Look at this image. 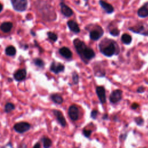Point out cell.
<instances>
[{
	"label": "cell",
	"mask_w": 148,
	"mask_h": 148,
	"mask_svg": "<svg viewBox=\"0 0 148 148\" xmlns=\"http://www.w3.org/2000/svg\"><path fill=\"white\" fill-rule=\"evenodd\" d=\"M73 44L78 55L86 64H88L89 61L95 57L94 50L88 47L83 41L79 38L75 39L73 40Z\"/></svg>",
	"instance_id": "cell-1"
},
{
	"label": "cell",
	"mask_w": 148,
	"mask_h": 148,
	"mask_svg": "<svg viewBox=\"0 0 148 148\" xmlns=\"http://www.w3.org/2000/svg\"><path fill=\"white\" fill-rule=\"evenodd\" d=\"M100 52L107 57H111L117 55L120 53V47L117 42L107 38L102 39L98 45Z\"/></svg>",
	"instance_id": "cell-2"
},
{
	"label": "cell",
	"mask_w": 148,
	"mask_h": 148,
	"mask_svg": "<svg viewBox=\"0 0 148 148\" xmlns=\"http://www.w3.org/2000/svg\"><path fill=\"white\" fill-rule=\"evenodd\" d=\"M128 29L134 33L141 34L148 36V24L145 23H138L135 25L129 27Z\"/></svg>",
	"instance_id": "cell-3"
},
{
	"label": "cell",
	"mask_w": 148,
	"mask_h": 148,
	"mask_svg": "<svg viewBox=\"0 0 148 148\" xmlns=\"http://www.w3.org/2000/svg\"><path fill=\"white\" fill-rule=\"evenodd\" d=\"M103 30L100 25H94L89 32V36L91 40L97 41L103 36Z\"/></svg>",
	"instance_id": "cell-4"
},
{
	"label": "cell",
	"mask_w": 148,
	"mask_h": 148,
	"mask_svg": "<svg viewBox=\"0 0 148 148\" xmlns=\"http://www.w3.org/2000/svg\"><path fill=\"white\" fill-rule=\"evenodd\" d=\"M10 2L13 8L17 12H24L28 6L27 0H10Z\"/></svg>",
	"instance_id": "cell-5"
},
{
	"label": "cell",
	"mask_w": 148,
	"mask_h": 148,
	"mask_svg": "<svg viewBox=\"0 0 148 148\" xmlns=\"http://www.w3.org/2000/svg\"><path fill=\"white\" fill-rule=\"evenodd\" d=\"M123 98V91L121 90L116 89L112 91L109 96L110 103L115 104L120 102Z\"/></svg>",
	"instance_id": "cell-6"
},
{
	"label": "cell",
	"mask_w": 148,
	"mask_h": 148,
	"mask_svg": "<svg viewBox=\"0 0 148 148\" xmlns=\"http://www.w3.org/2000/svg\"><path fill=\"white\" fill-rule=\"evenodd\" d=\"M68 113L69 117L73 121H77L79 118L80 112L76 105H72L69 107Z\"/></svg>",
	"instance_id": "cell-7"
},
{
	"label": "cell",
	"mask_w": 148,
	"mask_h": 148,
	"mask_svg": "<svg viewBox=\"0 0 148 148\" xmlns=\"http://www.w3.org/2000/svg\"><path fill=\"white\" fill-rule=\"evenodd\" d=\"M31 127V125L27 122H20L18 123H16L14 125V130L20 133V134H23L25 132L28 131Z\"/></svg>",
	"instance_id": "cell-8"
},
{
	"label": "cell",
	"mask_w": 148,
	"mask_h": 148,
	"mask_svg": "<svg viewBox=\"0 0 148 148\" xmlns=\"http://www.w3.org/2000/svg\"><path fill=\"white\" fill-rule=\"evenodd\" d=\"M95 91L100 103L102 104L105 103L106 102V97L105 87L101 86H97L96 87Z\"/></svg>",
	"instance_id": "cell-9"
},
{
	"label": "cell",
	"mask_w": 148,
	"mask_h": 148,
	"mask_svg": "<svg viewBox=\"0 0 148 148\" xmlns=\"http://www.w3.org/2000/svg\"><path fill=\"white\" fill-rule=\"evenodd\" d=\"M50 69L51 72L55 74H58L60 72H62L65 70V66L64 64L53 61L50 65Z\"/></svg>",
	"instance_id": "cell-10"
},
{
	"label": "cell",
	"mask_w": 148,
	"mask_h": 148,
	"mask_svg": "<svg viewBox=\"0 0 148 148\" xmlns=\"http://www.w3.org/2000/svg\"><path fill=\"white\" fill-rule=\"evenodd\" d=\"M60 10L61 13L66 17H70L73 14V12L72 9L66 5L63 1H61L60 3Z\"/></svg>",
	"instance_id": "cell-11"
},
{
	"label": "cell",
	"mask_w": 148,
	"mask_h": 148,
	"mask_svg": "<svg viewBox=\"0 0 148 148\" xmlns=\"http://www.w3.org/2000/svg\"><path fill=\"white\" fill-rule=\"evenodd\" d=\"M53 112L54 116H56L57 121L60 124V125L62 127H66V121L65 118L64 117V116L63 114L62 113V112L60 110H56V109L53 110Z\"/></svg>",
	"instance_id": "cell-12"
},
{
	"label": "cell",
	"mask_w": 148,
	"mask_h": 148,
	"mask_svg": "<svg viewBox=\"0 0 148 148\" xmlns=\"http://www.w3.org/2000/svg\"><path fill=\"white\" fill-rule=\"evenodd\" d=\"M99 3L100 6H101V8L108 14H111L114 10V7L111 4L108 3L107 2H106L103 0H100L99 1Z\"/></svg>",
	"instance_id": "cell-13"
},
{
	"label": "cell",
	"mask_w": 148,
	"mask_h": 148,
	"mask_svg": "<svg viewBox=\"0 0 148 148\" xmlns=\"http://www.w3.org/2000/svg\"><path fill=\"white\" fill-rule=\"evenodd\" d=\"M60 54L66 60H71L72 58V53L71 50L66 47H62L59 49Z\"/></svg>",
	"instance_id": "cell-14"
},
{
	"label": "cell",
	"mask_w": 148,
	"mask_h": 148,
	"mask_svg": "<svg viewBox=\"0 0 148 148\" xmlns=\"http://www.w3.org/2000/svg\"><path fill=\"white\" fill-rule=\"evenodd\" d=\"M137 14L141 18H146L148 17V2L145 3L138 10Z\"/></svg>",
	"instance_id": "cell-15"
},
{
	"label": "cell",
	"mask_w": 148,
	"mask_h": 148,
	"mask_svg": "<svg viewBox=\"0 0 148 148\" xmlns=\"http://www.w3.org/2000/svg\"><path fill=\"white\" fill-rule=\"evenodd\" d=\"M67 25L69 29L75 34H78L80 32V29L78 24L74 20H69L67 22Z\"/></svg>",
	"instance_id": "cell-16"
},
{
	"label": "cell",
	"mask_w": 148,
	"mask_h": 148,
	"mask_svg": "<svg viewBox=\"0 0 148 148\" xmlns=\"http://www.w3.org/2000/svg\"><path fill=\"white\" fill-rule=\"evenodd\" d=\"M27 76V71L25 69H18L14 74V78L17 81H21L25 79Z\"/></svg>",
	"instance_id": "cell-17"
},
{
	"label": "cell",
	"mask_w": 148,
	"mask_h": 148,
	"mask_svg": "<svg viewBox=\"0 0 148 148\" xmlns=\"http://www.w3.org/2000/svg\"><path fill=\"white\" fill-rule=\"evenodd\" d=\"M13 25L12 22H9V21L3 22L1 24L0 29L2 32L5 33H8L12 30L13 28Z\"/></svg>",
	"instance_id": "cell-18"
},
{
	"label": "cell",
	"mask_w": 148,
	"mask_h": 148,
	"mask_svg": "<svg viewBox=\"0 0 148 148\" xmlns=\"http://www.w3.org/2000/svg\"><path fill=\"white\" fill-rule=\"evenodd\" d=\"M50 98L51 99V100L56 103L57 104H61L63 101V98L62 97L61 95H60L58 94H53L50 95Z\"/></svg>",
	"instance_id": "cell-19"
},
{
	"label": "cell",
	"mask_w": 148,
	"mask_h": 148,
	"mask_svg": "<svg viewBox=\"0 0 148 148\" xmlns=\"http://www.w3.org/2000/svg\"><path fill=\"white\" fill-rule=\"evenodd\" d=\"M132 38L131 36L128 34H124L121 35V40L122 43H124V45H128L131 44L132 42Z\"/></svg>",
	"instance_id": "cell-20"
},
{
	"label": "cell",
	"mask_w": 148,
	"mask_h": 148,
	"mask_svg": "<svg viewBox=\"0 0 148 148\" xmlns=\"http://www.w3.org/2000/svg\"><path fill=\"white\" fill-rule=\"evenodd\" d=\"M5 53L9 56H13L16 53V49L13 46H8L5 49Z\"/></svg>",
	"instance_id": "cell-21"
},
{
	"label": "cell",
	"mask_w": 148,
	"mask_h": 148,
	"mask_svg": "<svg viewBox=\"0 0 148 148\" xmlns=\"http://www.w3.org/2000/svg\"><path fill=\"white\" fill-rule=\"evenodd\" d=\"M41 140L43 142V147L45 148H47V147H50L51 145H52V141L51 140L47 138V137H43L41 139Z\"/></svg>",
	"instance_id": "cell-22"
},
{
	"label": "cell",
	"mask_w": 148,
	"mask_h": 148,
	"mask_svg": "<svg viewBox=\"0 0 148 148\" xmlns=\"http://www.w3.org/2000/svg\"><path fill=\"white\" fill-rule=\"evenodd\" d=\"M14 109H15L14 105L13 103H12L8 102L5 106L4 111L6 113H9V112H12L13 110H14Z\"/></svg>",
	"instance_id": "cell-23"
},
{
	"label": "cell",
	"mask_w": 148,
	"mask_h": 148,
	"mask_svg": "<svg viewBox=\"0 0 148 148\" xmlns=\"http://www.w3.org/2000/svg\"><path fill=\"white\" fill-rule=\"evenodd\" d=\"M34 64L39 67V68H42L45 65V62L44 61L41 59V58H35L33 61Z\"/></svg>",
	"instance_id": "cell-24"
},
{
	"label": "cell",
	"mask_w": 148,
	"mask_h": 148,
	"mask_svg": "<svg viewBox=\"0 0 148 148\" xmlns=\"http://www.w3.org/2000/svg\"><path fill=\"white\" fill-rule=\"evenodd\" d=\"M72 80L74 83V84H78L79 82V76L78 73L76 71H73L72 73Z\"/></svg>",
	"instance_id": "cell-25"
},
{
	"label": "cell",
	"mask_w": 148,
	"mask_h": 148,
	"mask_svg": "<svg viewBox=\"0 0 148 148\" xmlns=\"http://www.w3.org/2000/svg\"><path fill=\"white\" fill-rule=\"evenodd\" d=\"M47 36L49 38V39H50L51 40H52L53 42H56L57 40L58 39V36L54 32L49 31V32H47Z\"/></svg>",
	"instance_id": "cell-26"
},
{
	"label": "cell",
	"mask_w": 148,
	"mask_h": 148,
	"mask_svg": "<svg viewBox=\"0 0 148 148\" xmlns=\"http://www.w3.org/2000/svg\"><path fill=\"white\" fill-rule=\"evenodd\" d=\"M134 121L136 125L138 126H142L144 124V120L141 116H138L134 118Z\"/></svg>",
	"instance_id": "cell-27"
},
{
	"label": "cell",
	"mask_w": 148,
	"mask_h": 148,
	"mask_svg": "<svg viewBox=\"0 0 148 148\" xmlns=\"http://www.w3.org/2000/svg\"><path fill=\"white\" fill-rule=\"evenodd\" d=\"M120 30L117 28H114L109 30V34L113 36H118L120 35Z\"/></svg>",
	"instance_id": "cell-28"
},
{
	"label": "cell",
	"mask_w": 148,
	"mask_h": 148,
	"mask_svg": "<svg viewBox=\"0 0 148 148\" xmlns=\"http://www.w3.org/2000/svg\"><path fill=\"white\" fill-rule=\"evenodd\" d=\"M92 130H88V129H86V128H84V129L83 130V131H82L83 135H84L85 137L87 138H90V136H91V134H92Z\"/></svg>",
	"instance_id": "cell-29"
},
{
	"label": "cell",
	"mask_w": 148,
	"mask_h": 148,
	"mask_svg": "<svg viewBox=\"0 0 148 148\" xmlns=\"http://www.w3.org/2000/svg\"><path fill=\"white\" fill-rule=\"evenodd\" d=\"M98 111L96 109H94L91 111V114H90V117L91 119H92L93 120H95L98 116Z\"/></svg>",
	"instance_id": "cell-30"
},
{
	"label": "cell",
	"mask_w": 148,
	"mask_h": 148,
	"mask_svg": "<svg viewBox=\"0 0 148 148\" xmlns=\"http://www.w3.org/2000/svg\"><path fill=\"white\" fill-rule=\"evenodd\" d=\"M145 91V87L144 86H139L137 90H136V92L137 93H143Z\"/></svg>",
	"instance_id": "cell-31"
},
{
	"label": "cell",
	"mask_w": 148,
	"mask_h": 148,
	"mask_svg": "<svg viewBox=\"0 0 148 148\" xmlns=\"http://www.w3.org/2000/svg\"><path fill=\"white\" fill-rule=\"evenodd\" d=\"M139 107V105L138 103H136V102L133 103L131 105V108L132 109H133V110H136V109H138Z\"/></svg>",
	"instance_id": "cell-32"
},
{
	"label": "cell",
	"mask_w": 148,
	"mask_h": 148,
	"mask_svg": "<svg viewBox=\"0 0 148 148\" xmlns=\"http://www.w3.org/2000/svg\"><path fill=\"white\" fill-rule=\"evenodd\" d=\"M127 133H125V134H121L120 136V138L121 139H123L124 140H125L126 138H127Z\"/></svg>",
	"instance_id": "cell-33"
},
{
	"label": "cell",
	"mask_w": 148,
	"mask_h": 148,
	"mask_svg": "<svg viewBox=\"0 0 148 148\" xmlns=\"http://www.w3.org/2000/svg\"><path fill=\"white\" fill-rule=\"evenodd\" d=\"M102 119L103 120H106L108 119V113H105L103 114L102 117Z\"/></svg>",
	"instance_id": "cell-34"
},
{
	"label": "cell",
	"mask_w": 148,
	"mask_h": 148,
	"mask_svg": "<svg viewBox=\"0 0 148 148\" xmlns=\"http://www.w3.org/2000/svg\"><path fill=\"white\" fill-rule=\"evenodd\" d=\"M34 147H40V144H39V143H36V144L34 146Z\"/></svg>",
	"instance_id": "cell-35"
},
{
	"label": "cell",
	"mask_w": 148,
	"mask_h": 148,
	"mask_svg": "<svg viewBox=\"0 0 148 148\" xmlns=\"http://www.w3.org/2000/svg\"><path fill=\"white\" fill-rule=\"evenodd\" d=\"M3 10V5L0 3V13Z\"/></svg>",
	"instance_id": "cell-36"
},
{
	"label": "cell",
	"mask_w": 148,
	"mask_h": 148,
	"mask_svg": "<svg viewBox=\"0 0 148 148\" xmlns=\"http://www.w3.org/2000/svg\"><path fill=\"white\" fill-rule=\"evenodd\" d=\"M84 1H86V2H88V0H84Z\"/></svg>",
	"instance_id": "cell-37"
},
{
	"label": "cell",
	"mask_w": 148,
	"mask_h": 148,
	"mask_svg": "<svg viewBox=\"0 0 148 148\" xmlns=\"http://www.w3.org/2000/svg\"><path fill=\"white\" fill-rule=\"evenodd\" d=\"M61 1H63V0H61Z\"/></svg>",
	"instance_id": "cell-38"
}]
</instances>
